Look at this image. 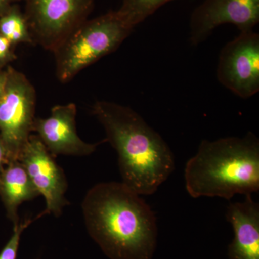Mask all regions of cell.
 I'll use <instances>...</instances> for the list:
<instances>
[{
    "mask_svg": "<svg viewBox=\"0 0 259 259\" xmlns=\"http://www.w3.org/2000/svg\"><path fill=\"white\" fill-rule=\"evenodd\" d=\"M89 234L110 259H153L157 245L154 212L122 182L97 184L81 204Z\"/></svg>",
    "mask_w": 259,
    "mask_h": 259,
    "instance_id": "cell-1",
    "label": "cell"
},
{
    "mask_svg": "<svg viewBox=\"0 0 259 259\" xmlns=\"http://www.w3.org/2000/svg\"><path fill=\"white\" fill-rule=\"evenodd\" d=\"M93 114L118 155L122 183L141 196L154 194L175 169L164 139L131 107L101 100L94 104Z\"/></svg>",
    "mask_w": 259,
    "mask_h": 259,
    "instance_id": "cell-2",
    "label": "cell"
},
{
    "mask_svg": "<svg viewBox=\"0 0 259 259\" xmlns=\"http://www.w3.org/2000/svg\"><path fill=\"white\" fill-rule=\"evenodd\" d=\"M185 187L193 198L230 200L259 191V140L253 133L243 137L203 140L186 163Z\"/></svg>",
    "mask_w": 259,
    "mask_h": 259,
    "instance_id": "cell-3",
    "label": "cell"
},
{
    "mask_svg": "<svg viewBox=\"0 0 259 259\" xmlns=\"http://www.w3.org/2000/svg\"><path fill=\"white\" fill-rule=\"evenodd\" d=\"M134 29L117 11L88 19L52 52L58 79L71 81L85 68L117 50Z\"/></svg>",
    "mask_w": 259,
    "mask_h": 259,
    "instance_id": "cell-4",
    "label": "cell"
},
{
    "mask_svg": "<svg viewBox=\"0 0 259 259\" xmlns=\"http://www.w3.org/2000/svg\"><path fill=\"white\" fill-rule=\"evenodd\" d=\"M3 93L0 97V138L10 162L19 161L32 132L36 91L23 73L7 66Z\"/></svg>",
    "mask_w": 259,
    "mask_h": 259,
    "instance_id": "cell-5",
    "label": "cell"
},
{
    "mask_svg": "<svg viewBox=\"0 0 259 259\" xmlns=\"http://www.w3.org/2000/svg\"><path fill=\"white\" fill-rule=\"evenodd\" d=\"M33 44L53 52L86 21L95 0H23Z\"/></svg>",
    "mask_w": 259,
    "mask_h": 259,
    "instance_id": "cell-6",
    "label": "cell"
},
{
    "mask_svg": "<svg viewBox=\"0 0 259 259\" xmlns=\"http://www.w3.org/2000/svg\"><path fill=\"white\" fill-rule=\"evenodd\" d=\"M217 78L236 96L248 99L259 92V35L251 30L239 35L220 53Z\"/></svg>",
    "mask_w": 259,
    "mask_h": 259,
    "instance_id": "cell-7",
    "label": "cell"
},
{
    "mask_svg": "<svg viewBox=\"0 0 259 259\" xmlns=\"http://www.w3.org/2000/svg\"><path fill=\"white\" fill-rule=\"evenodd\" d=\"M19 161L37 192L45 198L47 212L60 215L63 207L69 204L65 198L67 181L62 168L58 166L37 135H30Z\"/></svg>",
    "mask_w": 259,
    "mask_h": 259,
    "instance_id": "cell-8",
    "label": "cell"
},
{
    "mask_svg": "<svg viewBox=\"0 0 259 259\" xmlns=\"http://www.w3.org/2000/svg\"><path fill=\"white\" fill-rule=\"evenodd\" d=\"M258 22L259 0H204L191 16L190 41L198 45L224 24L248 32L253 30Z\"/></svg>",
    "mask_w": 259,
    "mask_h": 259,
    "instance_id": "cell-9",
    "label": "cell"
},
{
    "mask_svg": "<svg viewBox=\"0 0 259 259\" xmlns=\"http://www.w3.org/2000/svg\"><path fill=\"white\" fill-rule=\"evenodd\" d=\"M77 109L74 103L56 105L51 109L47 118H35L32 132L42 141L49 152L54 156H89L95 152L103 140L97 144H88L80 139L76 126Z\"/></svg>",
    "mask_w": 259,
    "mask_h": 259,
    "instance_id": "cell-10",
    "label": "cell"
},
{
    "mask_svg": "<svg viewBox=\"0 0 259 259\" xmlns=\"http://www.w3.org/2000/svg\"><path fill=\"white\" fill-rule=\"evenodd\" d=\"M226 219L234 231V238L228 245L230 259H259V204L251 195L243 202L231 203Z\"/></svg>",
    "mask_w": 259,
    "mask_h": 259,
    "instance_id": "cell-11",
    "label": "cell"
},
{
    "mask_svg": "<svg viewBox=\"0 0 259 259\" xmlns=\"http://www.w3.org/2000/svg\"><path fill=\"white\" fill-rule=\"evenodd\" d=\"M39 195L20 161H10L0 174V197L6 209L7 216L14 226L19 223L18 209L20 204Z\"/></svg>",
    "mask_w": 259,
    "mask_h": 259,
    "instance_id": "cell-12",
    "label": "cell"
},
{
    "mask_svg": "<svg viewBox=\"0 0 259 259\" xmlns=\"http://www.w3.org/2000/svg\"><path fill=\"white\" fill-rule=\"evenodd\" d=\"M0 34L14 46L33 44L26 18L18 4L13 5L0 17Z\"/></svg>",
    "mask_w": 259,
    "mask_h": 259,
    "instance_id": "cell-13",
    "label": "cell"
},
{
    "mask_svg": "<svg viewBox=\"0 0 259 259\" xmlns=\"http://www.w3.org/2000/svg\"><path fill=\"white\" fill-rule=\"evenodd\" d=\"M175 0H122L119 14L131 26L144 22L163 5Z\"/></svg>",
    "mask_w": 259,
    "mask_h": 259,
    "instance_id": "cell-14",
    "label": "cell"
},
{
    "mask_svg": "<svg viewBox=\"0 0 259 259\" xmlns=\"http://www.w3.org/2000/svg\"><path fill=\"white\" fill-rule=\"evenodd\" d=\"M47 214V211L44 210L41 214H39L35 219L25 220L23 222H19L14 226V232L12 235L7 244L0 252V259H16L18 254L19 245L22 233L35 219L41 217L44 214Z\"/></svg>",
    "mask_w": 259,
    "mask_h": 259,
    "instance_id": "cell-15",
    "label": "cell"
},
{
    "mask_svg": "<svg viewBox=\"0 0 259 259\" xmlns=\"http://www.w3.org/2000/svg\"><path fill=\"white\" fill-rule=\"evenodd\" d=\"M14 47L8 39L0 34V70H3L10 62L17 59Z\"/></svg>",
    "mask_w": 259,
    "mask_h": 259,
    "instance_id": "cell-16",
    "label": "cell"
},
{
    "mask_svg": "<svg viewBox=\"0 0 259 259\" xmlns=\"http://www.w3.org/2000/svg\"><path fill=\"white\" fill-rule=\"evenodd\" d=\"M10 163L9 157H8V153H7L6 148L5 145L0 138V174L3 171L5 167Z\"/></svg>",
    "mask_w": 259,
    "mask_h": 259,
    "instance_id": "cell-17",
    "label": "cell"
},
{
    "mask_svg": "<svg viewBox=\"0 0 259 259\" xmlns=\"http://www.w3.org/2000/svg\"><path fill=\"white\" fill-rule=\"evenodd\" d=\"M22 1L23 0H0V17L5 14L13 5Z\"/></svg>",
    "mask_w": 259,
    "mask_h": 259,
    "instance_id": "cell-18",
    "label": "cell"
},
{
    "mask_svg": "<svg viewBox=\"0 0 259 259\" xmlns=\"http://www.w3.org/2000/svg\"><path fill=\"white\" fill-rule=\"evenodd\" d=\"M5 77H6V73L5 70H0V97L4 90Z\"/></svg>",
    "mask_w": 259,
    "mask_h": 259,
    "instance_id": "cell-19",
    "label": "cell"
}]
</instances>
